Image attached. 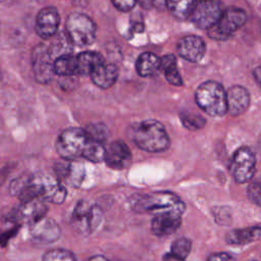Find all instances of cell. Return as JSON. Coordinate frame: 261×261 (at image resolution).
<instances>
[{"instance_id": "cell-7", "label": "cell", "mask_w": 261, "mask_h": 261, "mask_svg": "<svg viewBox=\"0 0 261 261\" xmlns=\"http://www.w3.org/2000/svg\"><path fill=\"white\" fill-rule=\"evenodd\" d=\"M247 20L246 12L238 7H228L222 11L218 21L210 28L209 36L215 40H226L241 29Z\"/></svg>"}, {"instance_id": "cell-38", "label": "cell", "mask_w": 261, "mask_h": 261, "mask_svg": "<svg viewBox=\"0 0 261 261\" xmlns=\"http://www.w3.org/2000/svg\"><path fill=\"white\" fill-rule=\"evenodd\" d=\"M86 261H108V260H107L105 257H103V256L97 255V256H93V257L89 258V259L86 260Z\"/></svg>"}, {"instance_id": "cell-34", "label": "cell", "mask_w": 261, "mask_h": 261, "mask_svg": "<svg viewBox=\"0 0 261 261\" xmlns=\"http://www.w3.org/2000/svg\"><path fill=\"white\" fill-rule=\"evenodd\" d=\"M232 256L226 252L213 253L208 256L206 261H232Z\"/></svg>"}, {"instance_id": "cell-20", "label": "cell", "mask_w": 261, "mask_h": 261, "mask_svg": "<svg viewBox=\"0 0 261 261\" xmlns=\"http://www.w3.org/2000/svg\"><path fill=\"white\" fill-rule=\"evenodd\" d=\"M56 173L68 185L79 187L85 176L84 166L76 162L59 163L56 167Z\"/></svg>"}, {"instance_id": "cell-40", "label": "cell", "mask_w": 261, "mask_h": 261, "mask_svg": "<svg viewBox=\"0 0 261 261\" xmlns=\"http://www.w3.org/2000/svg\"><path fill=\"white\" fill-rule=\"evenodd\" d=\"M259 150H260V153H261V137L259 139Z\"/></svg>"}, {"instance_id": "cell-18", "label": "cell", "mask_w": 261, "mask_h": 261, "mask_svg": "<svg viewBox=\"0 0 261 261\" xmlns=\"http://www.w3.org/2000/svg\"><path fill=\"white\" fill-rule=\"evenodd\" d=\"M180 224V214L165 213L153 217L151 222V230L157 237H166L176 231Z\"/></svg>"}, {"instance_id": "cell-16", "label": "cell", "mask_w": 261, "mask_h": 261, "mask_svg": "<svg viewBox=\"0 0 261 261\" xmlns=\"http://www.w3.org/2000/svg\"><path fill=\"white\" fill-rule=\"evenodd\" d=\"M60 21V16L56 8L45 7L41 9L36 18V32L44 39L51 38L56 34Z\"/></svg>"}, {"instance_id": "cell-32", "label": "cell", "mask_w": 261, "mask_h": 261, "mask_svg": "<svg viewBox=\"0 0 261 261\" xmlns=\"http://www.w3.org/2000/svg\"><path fill=\"white\" fill-rule=\"evenodd\" d=\"M248 198L257 206L261 207V178L252 181L247 190Z\"/></svg>"}, {"instance_id": "cell-35", "label": "cell", "mask_w": 261, "mask_h": 261, "mask_svg": "<svg viewBox=\"0 0 261 261\" xmlns=\"http://www.w3.org/2000/svg\"><path fill=\"white\" fill-rule=\"evenodd\" d=\"M162 261H185V259L174 255L173 253L169 252V253H165L163 258H162Z\"/></svg>"}, {"instance_id": "cell-17", "label": "cell", "mask_w": 261, "mask_h": 261, "mask_svg": "<svg viewBox=\"0 0 261 261\" xmlns=\"http://www.w3.org/2000/svg\"><path fill=\"white\" fill-rule=\"evenodd\" d=\"M250 105V94L246 88L236 85L226 91V108L230 115L243 114Z\"/></svg>"}, {"instance_id": "cell-31", "label": "cell", "mask_w": 261, "mask_h": 261, "mask_svg": "<svg viewBox=\"0 0 261 261\" xmlns=\"http://www.w3.org/2000/svg\"><path fill=\"white\" fill-rule=\"evenodd\" d=\"M192 249V242L187 238H179L175 240L171 245V253L185 259Z\"/></svg>"}, {"instance_id": "cell-12", "label": "cell", "mask_w": 261, "mask_h": 261, "mask_svg": "<svg viewBox=\"0 0 261 261\" xmlns=\"http://www.w3.org/2000/svg\"><path fill=\"white\" fill-rule=\"evenodd\" d=\"M29 231L35 241L43 244L56 242L61 234V229L57 222L46 215L29 224Z\"/></svg>"}, {"instance_id": "cell-11", "label": "cell", "mask_w": 261, "mask_h": 261, "mask_svg": "<svg viewBox=\"0 0 261 261\" xmlns=\"http://www.w3.org/2000/svg\"><path fill=\"white\" fill-rule=\"evenodd\" d=\"M32 67L36 81L46 84L53 79L54 60L50 48L44 44H39L32 53Z\"/></svg>"}, {"instance_id": "cell-10", "label": "cell", "mask_w": 261, "mask_h": 261, "mask_svg": "<svg viewBox=\"0 0 261 261\" xmlns=\"http://www.w3.org/2000/svg\"><path fill=\"white\" fill-rule=\"evenodd\" d=\"M222 11L219 0H197L190 18L197 28L209 30L218 21Z\"/></svg>"}, {"instance_id": "cell-15", "label": "cell", "mask_w": 261, "mask_h": 261, "mask_svg": "<svg viewBox=\"0 0 261 261\" xmlns=\"http://www.w3.org/2000/svg\"><path fill=\"white\" fill-rule=\"evenodd\" d=\"M177 53L191 62L200 61L206 52V45L202 38L192 35L181 38L176 46Z\"/></svg>"}, {"instance_id": "cell-25", "label": "cell", "mask_w": 261, "mask_h": 261, "mask_svg": "<svg viewBox=\"0 0 261 261\" xmlns=\"http://www.w3.org/2000/svg\"><path fill=\"white\" fill-rule=\"evenodd\" d=\"M54 72L61 76H70L77 74L76 56L70 53L60 54L54 60Z\"/></svg>"}, {"instance_id": "cell-33", "label": "cell", "mask_w": 261, "mask_h": 261, "mask_svg": "<svg viewBox=\"0 0 261 261\" xmlns=\"http://www.w3.org/2000/svg\"><path fill=\"white\" fill-rule=\"evenodd\" d=\"M111 1H112V4L115 6V8L124 12L132 10L137 3V0H111Z\"/></svg>"}, {"instance_id": "cell-28", "label": "cell", "mask_w": 261, "mask_h": 261, "mask_svg": "<svg viewBox=\"0 0 261 261\" xmlns=\"http://www.w3.org/2000/svg\"><path fill=\"white\" fill-rule=\"evenodd\" d=\"M85 133L90 140L102 144L108 138L109 134L108 128L103 123H91L85 128Z\"/></svg>"}, {"instance_id": "cell-4", "label": "cell", "mask_w": 261, "mask_h": 261, "mask_svg": "<svg viewBox=\"0 0 261 261\" xmlns=\"http://www.w3.org/2000/svg\"><path fill=\"white\" fill-rule=\"evenodd\" d=\"M198 106L211 116H222L227 112L226 92L223 87L213 81L201 84L195 94Z\"/></svg>"}, {"instance_id": "cell-8", "label": "cell", "mask_w": 261, "mask_h": 261, "mask_svg": "<svg viewBox=\"0 0 261 261\" xmlns=\"http://www.w3.org/2000/svg\"><path fill=\"white\" fill-rule=\"evenodd\" d=\"M101 214L98 206L87 201H80L72 211L71 223L80 233L89 234L98 227Z\"/></svg>"}, {"instance_id": "cell-24", "label": "cell", "mask_w": 261, "mask_h": 261, "mask_svg": "<svg viewBox=\"0 0 261 261\" xmlns=\"http://www.w3.org/2000/svg\"><path fill=\"white\" fill-rule=\"evenodd\" d=\"M166 79V81L176 87L182 85L181 76L176 67V59L173 54H167L160 58V69Z\"/></svg>"}, {"instance_id": "cell-13", "label": "cell", "mask_w": 261, "mask_h": 261, "mask_svg": "<svg viewBox=\"0 0 261 261\" xmlns=\"http://www.w3.org/2000/svg\"><path fill=\"white\" fill-rule=\"evenodd\" d=\"M47 206L41 199H34L27 202H21V204L11 213L13 221L24 222L31 224L32 222L38 220L39 218L46 215Z\"/></svg>"}, {"instance_id": "cell-3", "label": "cell", "mask_w": 261, "mask_h": 261, "mask_svg": "<svg viewBox=\"0 0 261 261\" xmlns=\"http://www.w3.org/2000/svg\"><path fill=\"white\" fill-rule=\"evenodd\" d=\"M138 213H148L153 216L165 213H177L182 215L186 206L177 195L171 192H154L144 195L132 204Z\"/></svg>"}, {"instance_id": "cell-1", "label": "cell", "mask_w": 261, "mask_h": 261, "mask_svg": "<svg viewBox=\"0 0 261 261\" xmlns=\"http://www.w3.org/2000/svg\"><path fill=\"white\" fill-rule=\"evenodd\" d=\"M10 193L21 202L41 199L54 204H61L66 198V189L54 176L46 173L22 175L10 185Z\"/></svg>"}, {"instance_id": "cell-21", "label": "cell", "mask_w": 261, "mask_h": 261, "mask_svg": "<svg viewBox=\"0 0 261 261\" xmlns=\"http://www.w3.org/2000/svg\"><path fill=\"white\" fill-rule=\"evenodd\" d=\"M261 238V224L232 229L226 234V242L230 245H247Z\"/></svg>"}, {"instance_id": "cell-14", "label": "cell", "mask_w": 261, "mask_h": 261, "mask_svg": "<svg viewBox=\"0 0 261 261\" xmlns=\"http://www.w3.org/2000/svg\"><path fill=\"white\" fill-rule=\"evenodd\" d=\"M104 161L113 169H123L132 162L130 150L122 141H114L105 148Z\"/></svg>"}, {"instance_id": "cell-29", "label": "cell", "mask_w": 261, "mask_h": 261, "mask_svg": "<svg viewBox=\"0 0 261 261\" xmlns=\"http://www.w3.org/2000/svg\"><path fill=\"white\" fill-rule=\"evenodd\" d=\"M180 121L185 127L191 130L200 129L206 123L205 119L202 116L195 113L188 112V111H182L180 113Z\"/></svg>"}, {"instance_id": "cell-22", "label": "cell", "mask_w": 261, "mask_h": 261, "mask_svg": "<svg viewBox=\"0 0 261 261\" xmlns=\"http://www.w3.org/2000/svg\"><path fill=\"white\" fill-rule=\"evenodd\" d=\"M77 74L90 75L100 64L104 62L103 56L94 51H85L76 55Z\"/></svg>"}, {"instance_id": "cell-23", "label": "cell", "mask_w": 261, "mask_h": 261, "mask_svg": "<svg viewBox=\"0 0 261 261\" xmlns=\"http://www.w3.org/2000/svg\"><path fill=\"white\" fill-rule=\"evenodd\" d=\"M136 69L141 76H152L160 69V58L151 52L142 53L136 61Z\"/></svg>"}, {"instance_id": "cell-36", "label": "cell", "mask_w": 261, "mask_h": 261, "mask_svg": "<svg viewBox=\"0 0 261 261\" xmlns=\"http://www.w3.org/2000/svg\"><path fill=\"white\" fill-rule=\"evenodd\" d=\"M151 2L157 9L162 10L166 8V0H151Z\"/></svg>"}, {"instance_id": "cell-39", "label": "cell", "mask_w": 261, "mask_h": 261, "mask_svg": "<svg viewBox=\"0 0 261 261\" xmlns=\"http://www.w3.org/2000/svg\"><path fill=\"white\" fill-rule=\"evenodd\" d=\"M76 5H86L90 0H71Z\"/></svg>"}, {"instance_id": "cell-2", "label": "cell", "mask_w": 261, "mask_h": 261, "mask_svg": "<svg viewBox=\"0 0 261 261\" xmlns=\"http://www.w3.org/2000/svg\"><path fill=\"white\" fill-rule=\"evenodd\" d=\"M129 134L135 144L147 152H163L170 145V140L164 126L155 119L143 120L133 125Z\"/></svg>"}, {"instance_id": "cell-9", "label": "cell", "mask_w": 261, "mask_h": 261, "mask_svg": "<svg viewBox=\"0 0 261 261\" xmlns=\"http://www.w3.org/2000/svg\"><path fill=\"white\" fill-rule=\"evenodd\" d=\"M230 173L239 184H245L252 179L256 170V157L248 147L239 148L230 161Z\"/></svg>"}, {"instance_id": "cell-19", "label": "cell", "mask_w": 261, "mask_h": 261, "mask_svg": "<svg viewBox=\"0 0 261 261\" xmlns=\"http://www.w3.org/2000/svg\"><path fill=\"white\" fill-rule=\"evenodd\" d=\"M90 75L97 87L107 89L113 86L116 82L118 77V69L114 64L106 63L104 61Z\"/></svg>"}, {"instance_id": "cell-30", "label": "cell", "mask_w": 261, "mask_h": 261, "mask_svg": "<svg viewBox=\"0 0 261 261\" xmlns=\"http://www.w3.org/2000/svg\"><path fill=\"white\" fill-rule=\"evenodd\" d=\"M42 261H76L74 256L66 250L63 249H52L47 251Z\"/></svg>"}, {"instance_id": "cell-41", "label": "cell", "mask_w": 261, "mask_h": 261, "mask_svg": "<svg viewBox=\"0 0 261 261\" xmlns=\"http://www.w3.org/2000/svg\"><path fill=\"white\" fill-rule=\"evenodd\" d=\"M2 1H3V0H0V2H2Z\"/></svg>"}, {"instance_id": "cell-5", "label": "cell", "mask_w": 261, "mask_h": 261, "mask_svg": "<svg viewBox=\"0 0 261 261\" xmlns=\"http://www.w3.org/2000/svg\"><path fill=\"white\" fill-rule=\"evenodd\" d=\"M96 24L94 20L80 12L70 13L65 22V33L70 41L75 46H90L96 39Z\"/></svg>"}, {"instance_id": "cell-27", "label": "cell", "mask_w": 261, "mask_h": 261, "mask_svg": "<svg viewBox=\"0 0 261 261\" xmlns=\"http://www.w3.org/2000/svg\"><path fill=\"white\" fill-rule=\"evenodd\" d=\"M104 156L105 148L103 144L89 139L85 151L83 153V157L92 162H101L104 160Z\"/></svg>"}, {"instance_id": "cell-26", "label": "cell", "mask_w": 261, "mask_h": 261, "mask_svg": "<svg viewBox=\"0 0 261 261\" xmlns=\"http://www.w3.org/2000/svg\"><path fill=\"white\" fill-rule=\"evenodd\" d=\"M197 0H166V8L177 19L190 17Z\"/></svg>"}, {"instance_id": "cell-6", "label": "cell", "mask_w": 261, "mask_h": 261, "mask_svg": "<svg viewBox=\"0 0 261 261\" xmlns=\"http://www.w3.org/2000/svg\"><path fill=\"white\" fill-rule=\"evenodd\" d=\"M88 141L85 129L70 127L59 135L56 141V151L65 160H75L83 157Z\"/></svg>"}, {"instance_id": "cell-37", "label": "cell", "mask_w": 261, "mask_h": 261, "mask_svg": "<svg viewBox=\"0 0 261 261\" xmlns=\"http://www.w3.org/2000/svg\"><path fill=\"white\" fill-rule=\"evenodd\" d=\"M253 74H254V77H255L256 82L261 86V65L255 67V69L253 71Z\"/></svg>"}]
</instances>
